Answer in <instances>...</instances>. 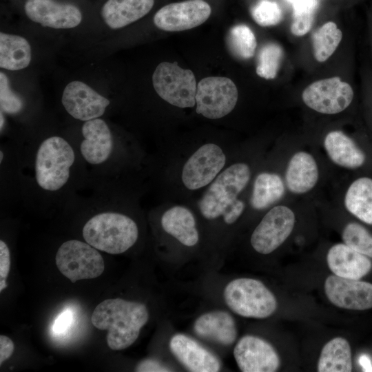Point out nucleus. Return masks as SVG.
I'll list each match as a JSON object with an SVG mask.
<instances>
[{
	"instance_id": "0eeeda50",
	"label": "nucleus",
	"mask_w": 372,
	"mask_h": 372,
	"mask_svg": "<svg viewBox=\"0 0 372 372\" xmlns=\"http://www.w3.org/2000/svg\"><path fill=\"white\" fill-rule=\"evenodd\" d=\"M152 83L158 95L169 105L180 109L196 106L195 76L177 62L161 63L153 73Z\"/></svg>"
},
{
	"instance_id": "7ed1b4c3",
	"label": "nucleus",
	"mask_w": 372,
	"mask_h": 372,
	"mask_svg": "<svg viewBox=\"0 0 372 372\" xmlns=\"http://www.w3.org/2000/svg\"><path fill=\"white\" fill-rule=\"evenodd\" d=\"M148 318L149 312L144 304L110 298L96 306L91 322L97 329L107 331L108 347L118 351L129 347L137 340Z\"/></svg>"
},
{
	"instance_id": "4be33fe9",
	"label": "nucleus",
	"mask_w": 372,
	"mask_h": 372,
	"mask_svg": "<svg viewBox=\"0 0 372 372\" xmlns=\"http://www.w3.org/2000/svg\"><path fill=\"white\" fill-rule=\"evenodd\" d=\"M318 180V168L309 153L299 152L290 159L285 173L288 189L296 194H304L314 187Z\"/></svg>"
},
{
	"instance_id": "dca6fc26",
	"label": "nucleus",
	"mask_w": 372,
	"mask_h": 372,
	"mask_svg": "<svg viewBox=\"0 0 372 372\" xmlns=\"http://www.w3.org/2000/svg\"><path fill=\"white\" fill-rule=\"evenodd\" d=\"M62 104L73 118L87 121L101 116L110 101L83 82L74 81L65 86Z\"/></svg>"
},
{
	"instance_id": "aec40b11",
	"label": "nucleus",
	"mask_w": 372,
	"mask_h": 372,
	"mask_svg": "<svg viewBox=\"0 0 372 372\" xmlns=\"http://www.w3.org/2000/svg\"><path fill=\"white\" fill-rule=\"evenodd\" d=\"M327 265L334 275L359 280L366 275L372 267L369 258L344 243L332 246L327 256Z\"/></svg>"
},
{
	"instance_id": "bb28decb",
	"label": "nucleus",
	"mask_w": 372,
	"mask_h": 372,
	"mask_svg": "<svg viewBox=\"0 0 372 372\" xmlns=\"http://www.w3.org/2000/svg\"><path fill=\"white\" fill-rule=\"evenodd\" d=\"M31 47L23 37L0 33V67L19 70L28 66L31 61Z\"/></svg>"
},
{
	"instance_id": "6e6552de",
	"label": "nucleus",
	"mask_w": 372,
	"mask_h": 372,
	"mask_svg": "<svg viewBox=\"0 0 372 372\" xmlns=\"http://www.w3.org/2000/svg\"><path fill=\"white\" fill-rule=\"evenodd\" d=\"M56 265L59 271L72 282L97 278L105 269L103 259L97 249L77 240H68L59 247Z\"/></svg>"
},
{
	"instance_id": "473e14b6",
	"label": "nucleus",
	"mask_w": 372,
	"mask_h": 372,
	"mask_svg": "<svg viewBox=\"0 0 372 372\" xmlns=\"http://www.w3.org/2000/svg\"><path fill=\"white\" fill-rule=\"evenodd\" d=\"M254 20L261 26H271L279 23L282 19L280 6L271 0H260L251 9Z\"/></svg>"
},
{
	"instance_id": "4468645a",
	"label": "nucleus",
	"mask_w": 372,
	"mask_h": 372,
	"mask_svg": "<svg viewBox=\"0 0 372 372\" xmlns=\"http://www.w3.org/2000/svg\"><path fill=\"white\" fill-rule=\"evenodd\" d=\"M234 356L243 372H274L280 364V357L273 346L254 335H245L236 343Z\"/></svg>"
},
{
	"instance_id": "f03ea898",
	"label": "nucleus",
	"mask_w": 372,
	"mask_h": 372,
	"mask_svg": "<svg viewBox=\"0 0 372 372\" xmlns=\"http://www.w3.org/2000/svg\"><path fill=\"white\" fill-rule=\"evenodd\" d=\"M251 176L252 169L247 162L233 159L198 197L187 203L207 222L233 225L246 209L242 194Z\"/></svg>"
},
{
	"instance_id": "412c9836",
	"label": "nucleus",
	"mask_w": 372,
	"mask_h": 372,
	"mask_svg": "<svg viewBox=\"0 0 372 372\" xmlns=\"http://www.w3.org/2000/svg\"><path fill=\"white\" fill-rule=\"evenodd\" d=\"M194 330L200 338L227 346L233 344L237 337L234 318L221 310L200 315L194 322Z\"/></svg>"
},
{
	"instance_id": "f8f14e48",
	"label": "nucleus",
	"mask_w": 372,
	"mask_h": 372,
	"mask_svg": "<svg viewBox=\"0 0 372 372\" xmlns=\"http://www.w3.org/2000/svg\"><path fill=\"white\" fill-rule=\"evenodd\" d=\"M160 216L163 231L182 246L194 247L200 239L197 215L187 203L164 201Z\"/></svg>"
},
{
	"instance_id": "7c9ffc66",
	"label": "nucleus",
	"mask_w": 372,
	"mask_h": 372,
	"mask_svg": "<svg viewBox=\"0 0 372 372\" xmlns=\"http://www.w3.org/2000/svg\"><path fill=\"white\" fill-rule=\"evenodd\" d=\"M282 48L274 43H267L260 50L256 66L257 74L265 79H273L277 76L282 58Z\"/></svg>"
},
{
	"instance_id": "72a5a7b5",
	"label": "nucleus",
	"mask_w": 372,
	"mask_h": 372,
	"mask_svg": "<svg viewBox=\"0 0 372 372\" xmlns=\"http://www.w3.org/2000/svg\"><path fill=\"white\" fill-rule=\"evenodd\" d=\"M0 105L1 111L10 114H17L23 108L22 100L11 90L3 72L0 73Z\"/></svg>"
},
{
	"instance_id": "e433bc0d",
	"label": "nucleus",
	"mask_w": 372,
	"mask_h": 372,
	"mask_svg": "<svg viewBox=\"0 0 372 372\" xmlns=\"http://www.w3.org/2000/svg\"><path fill=\"white\" fill-rule=\"evenodd\" d=\"M72 321V313L70 310H65L59 314L54 322L52 331L55 334L65 332Z\"/></svg>"
},
{
	"instance_id": "f704fd0d",
	"label": "nucleus",
	"mask_w": 372,
	"mask_h": 372,
	"mask_svg": "<svg viewBox=\"0 0 372 372\" xmlns=\"http://www.w3.org/2000/svg\"><path fill=\"white\" fill-rule=\"evenodd\" d=\"M315 13H301L293 14L291 32L295 36H303L311 28Z\"/></svg>"
},
{
	"instance_id": "20e7f679",
	"label": "nucleus",
	"mask_w": 372,
	"mask_h": 372,
	"mask_svg": "<svg viewBox=\"0 0 372 372\" xmlns=\"http://www.w3.org/2000/svg\"><path fill=\"white\" fill-rule=\"evenodd\" d=\"M139 235L138 225L129 216L118 212L94 215L83 228L86 242L98 250L119 254L135 245Z\"/></svg>"
},
{
	"instance_id": "c9c22d12",
	"label": "nucleus",
	"mask_w": 372,
	"mask_h": 372,
	"mask_svg": "<svg viewBox=\"0 0 372 372\" xmlns=\"http://www.w3.org/2000/svg\"><path fill=\"white\" fill-rule=\"evenodd\" d=\"M10 267V251L8 245L0 240V291L7 287L6 278Z\"/></svg>"
},
{
	"instance_id": "ddd939ff",
	"label": "nucleus",
	"mask_w": 372,
	"mask_h": 372,
	"mask_svg": "<svg viewBox=\"0 0 372 372\" xmlns=\"http://www.w3.org/2000/svg\"><path fill=\"white\" fill-rule=\"evenodd\" d=\"M211 12L210 6L204 0H186L161 8L155 14L154 23L165 31L187 30L206 21Z\"/></svg>"
},
{
	"instance_id": "f3484780",
	"label": "nucleus",
	"mask_w": 372,
	"mask_h": 372,
	"mask_svg": "<svg viewBox=\"0 0 372 372\" xmlns=\"http://www.w3.org/2000/svg\"><path fill=\"white\" fill-rule=\"evenodd\" d=\"M24 9L30 20L44 27L72 28L82 20V14L76 6L54 0H28Z\"/></svg>"
},
{
	"instance_id": "a19ab883",
	"label": "nucleus",
	"mask_w": 372,
	"mask_h": 372,
	"mask_svg": "<svg viewBox=\"0 0 372 372\" xmlns=\"http://www.w3.org/2000/svg\"><path fill=\"white\" fill-rule=\"evenodd\" d=\"M3 123H4V119H3V114H2V112H1V130H2Z\"/></svg>"
},
{
	"instance_id": "f257e3e1",
	"label": "nucleus",
	"mask_w": 372,
	"mask_h": 372,
	"mask_svg": "<svg viewBox=\"0 0 372 372\" xmlns=\"http://www.w3.org/2000/svg\"><path fill=\"white\" fill-rule=\"evenodd\" d=\"M161 154L165 201L182 203L198 197L234 159L231 147L216 140L168 144Z\"/></svg>"
},
{
	"instance_id": "a878e982",
	"label": "nucleus",
	"mask_w": 372,
	"mask_h": 372,
	"mask_svg": "<svg viewBox=\"0 0 372 372\" xmlns=\"http://www.w3.org/2000/svg\"><path fill=\"white\" fill-rule=\"evenodd\" d=\"M344 205L359 220L372 225V178L360 177L355 180L346 192Z\"/></svg>"
},
{
	"instance_id": "2f4dec72",
	"label": "nucleus",
	"mask_w": 372,
	"mask_h": 372,
	"mask_svg": "<svg viewBox=\"0 0 372 372\" xmlns=\"http://www.w3.org/2000/svg\"><path fill=\"white\" fill-rule=\"evenodd\" d=\"M342 237L344 244L372 258V236L363 226L356 223L347 224L343 229Z\"/></svg>"
},
{
	"instance_id": "a211bd4d",
	"label": "nucleus",
	"mask_w": 372,
	"mask_h": 372,
	"mask_svg": "<svg viewBox=\"0 0 372 372\" xmlns=\"http://www.w3.org/2000/svg\"><path fill=\"white\" fill-rule=\"evenodd\" d=\"M169 345L174 357L190 371L217 372L220 369L218 358L186 335H174Z\"/></svg>"
},
{
	"instance_id": "4c0bfd02",
	"label": "nucleus",
	"mask_w": 372,
	"mask_h": 372,
	"mask_svg": "<svg viewBox=\"0 0 372 372\" xmlns=\"http://www.w3.org/2000/svg\"><path fill=\"white\" fill-rule=\"evenodd\" d=\"M136 371L139 372H167L171 370L154 359H146L141 361L136 367Z\"/></svg>"
},
{
	"instance_id": "6ab92c4d",
	"label": "nucleus",
	"mask_w": 372,
	"mask_h": 372,
	"mask_svg": "<svg viewBox=\"0 0 372 372\" xmlns=\"http://www.w3.org/2000/svg\"><path fill=\"white\" fill-rule=\"evenodd\" d=\"M83 140L80 149L83 158L92 165L105 162L111 156L114 141L111 130L101 118L85 122L81 129Z\"/></svg>"
},
{
	"instance_id": "c85d7f7f",
	"label": "nucleus",
	"mask_w": 372,
	"mask_h": 372,
	"mask_svg": "<svg viewBox=\"0 0 372 372\" xmlns=\"http://www.w3.org/2000/svg\"><path fill=\"white\" fill-rule=\"evenodd\" d=\"M342 38L336 23L328 21L312 34L313 55L318 62L327 61L335 51Z\"/></svg>"
},
{
	"instance_id": "c756f323",
	"label": "nucleus",
	"mask_w": 372,
	"mask_h": 372,
	"mask_svg": "<svg viewBox=\"0 0 372 372\" xmlns=\"http://www.w3.org/2000/svg\"><path fill=\"white\" fill-rule=\"evenodd\" d=\"M227 41L231 52L238 57L247 59L252 57L257 46L256 37L246 25L234 26L229 32Z\"/></svg>"
},
{
	"instance_id": "ea45409f",
	"label": "nucleus",
	"mask_w": 372,
	"mask_h": 372,
	"mask_svg": "<svg viewBox=\"0 0 372 372\" xmlns=\"http://www.w3.org/2000/svg\"><path fill=\"white\" fill-rule=\"evenodd\" d=\"M359 363L365 371H372V364L371 360L366 355H362L359 358Z\"/></svg>"
},
{
	"instance_id": "423d86ee",
	"label": "nucleus",
	"mask_w": 372,
	"mask_h": 372,
	"mask_svg": "<svg viewBox=\"0 0 372 372\" xmlns=\"http://www.w3.org/2000/svg\"><path fill=\"white\" fill-rule=\"evenodd\" d=\"M223 297L234 313L245 318H267L278 306L275 296L261 281L249 278L230 281L225 287Z\"/></svg>"
},
{
	"instance_id": "9d476101",
	"label": "nucleus",
	"mask_w": 372,
	"mask_h": 372,
	"mask_svg": "<svg viewBox=\"0 0 372 372\" xmlns=\"http://www.w3.org/2000/svg\"><path fill=\"white\" fill-rule=\"evenodd\" d=\"M295 221V214L288 207L276 205L272 207L251 234L250 243L252 248L261 254H271L289 236Z\"/></svg>"
},
{
	"instance_id": "9b49d317",
	"label": "nucleus",
	"mask_w": 372,
	"mask_h": 372,
	"mask_svg": "<svg viewBox=\"0 0 372 372\" xmlns=\"http://www.w3.org/2000/svg\"><path fill=\"white\" fill-rule=\"evenodd\" d=\"M351 86L340 77L316 81L302 92L304 104L321 114H335L346 110L353 99Z\"/></svg>"
},
{
	"instance_id": "cd10ccee",
	"label": "nucleus",
	"mask_w": 372,
	"mask_h": 372,
	"mask_svg": "<svg viewBox=\"0 0 372 372\" xmlns=\"http://www.w3.org/2000/svg\"><path fill=\"white\" fill-rule=\"evenodd\" d=\"M319 372H350L352 371L351 347L341 337L329 340L322 348L318 362Z\"/></svg>"
},
{
	"instance_id": "39448f33",
	"label": "nucleus",
	"mask_w": 372,
	"mask_h": 372,
	"mask_svg": "<svg viewBox=\"0 0 372 372\" xmlns=\"http://www.w3.org/2000/svg\"><path fill=\"white\" fill-rule=\"evenodd\" d=\"M74 160V152L63 138L54 136L45 139L40 144L35 158L37 185L45 191L61 189L69 179Z\"/></svg>"
},
{
	"instance_id": "58836bf2",
	"label": "nucleus",
	"mask_w": 372,
	"mask_h": 372,
	"mask_svg": "<svg viewBox=\"0 0 372 372\" xmlns=\"http://www.w3.org/2000/svg\"><path fill=\"white\" fill-rule=\"evenodd\" d=\"M14 343L6 335H0V365L9 358L14 351Z\"/></svg>"
},
{
	"instance_id": "1a4fd4ad",
	"label": "nucleus",
	"mask_w": 372,
	"mask_h": 372,
	"mask_svg": "<svg viewBox=\"0 0 372 372\" xmlns=\"http://www.w3.org/2000/svg\"><path fill=\"white\" fill-rule=\"evenodd\" d=\"M238 99V89L230 79L206 77L197 85L195 112L205 118L218 120L234 110Z\"/></svg>"
},
{
	"instance_id": "5701e85b",
	"label": "nucleus",
	"mask_w": 372,
	"mask_h": 372,
	"mask_svg": "<svg viewBox=\"0 0 372 372\" xmlns=\"http://www.w3.org/2000/svg\"><path fill=\"white\" fill-rule=\"evenodd\" d=\"M154 0H107L101 9L105 23L112 29L126 26L144 17Z\"/></svg>"
},
{
	"instance_id": "79ce46f5",
	"label": "nucleus",
	"mask_w": 372,
	"mask_h": 372,
	"mask_svg": "<svg viewBox=\"0 0 372 372\" xmlns=\"http://www.w3.org/2000/svg\"><path fill=\"white\" fill-rule=\"evenodd\" d=\"M289 2H290L291 3L294 1L295 0H287Z\"/></svg>"
},
{
	"instance_id": "b1692460",
	"label": "nucleus",
	"mask_w": 372,
	"mask_h": 372,
	"mask_svg": "<svg viewBox=\"0 0 372 372\" xmlns=\"http://www.w3.org/2000/svg\"><path fill=\"white\" fill-rule=\"evenodd\" d=\"M325 150L336 165L349 169H355L364 165V153L352 138L338 130L330 132L324 140Z\"/></svg>"
},
{
	"instance_id": "393cba45",
	"label": "nucleus",
	"mask_w": 372,
	"mask_h": 372,
	"mask_svg": "<svg viewBox=\"0 0 372 372\" xmlns=\"http://www.w3.org/2000/svg\"><path fill=\"white\" fill-rule=\"evenodd\" d=\"M284 194V183L278 174L260 172L254 179L249 203L252 209L264 210L280 200Z\"/></svg>"
},
{
	"instance_id": "2eb2a0df",
	"label": "nucleus",
	"mask_w": 372,
	"mask_h": 372,
	"mask_svg": "<svg viewBox=\"0 0 372 372\" xmlns=\"http://www.w3.org/2000/svg\"><path fill=\"white\" fill-rule=\"evenodd\" d=\"M324 291L329 300L338 307L351 310L372 308V284L369 282L331 275L324 282Z\"/></svg>"
}]
</instances>
